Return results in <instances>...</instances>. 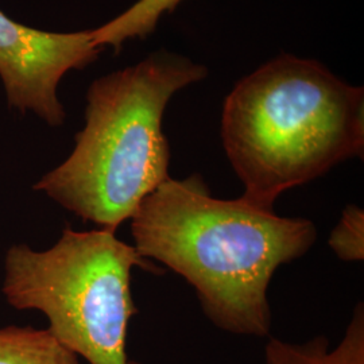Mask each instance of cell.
<instances>
[{"mask_svg": "<svg viewBox=\"0 0 364 364\" xmlns=\"http://www.w3.org/2000/svg\"><path fill=\"white\" fill-rule=\"evenodd\" d=\"M207 76L205 66L158 50L95 80L72 154L34 191L81 220L117 232L144 197L170 178L169 141L162 129L170 99Z\"/></svg>", "mask_w": 364, "mask_h": 364, "instance_id": "3", "label": "cell"}, {"mask_svg": "<svg viewBox=\"0 0 364 364\" xmlns=\"http://www.w3.org/2000/svg\"><path fill=\"white\" fill-rule=\"evenodd\" d=\"M264 364H364L363 302L355 306L336 347H331L326 336H316L306 343L270 338L264 348Z\"/></svg>", "mask_w": 364, "mask_h": 364, "instance_id": "6", "label": "cell"}, {"mask_svg": "<svg viewBox=\"0 0 364 364\" xmlns=\"http://www.w3.org/2000/svg\"><path fill=\"white\" fill-rule=\"evenodd\" d=\"M183 0H138L129 10L99 28L91 30L96 48H114L119 52L129 39L146 38L156 30L165 14H171Z\"/></svg>", "mask_w": 364, "mask_h": 364, "instance_id": "8", "label": "cell"}, {"mask_svg": "<svg viewBox=\"0 0 364 364\" xmlns=\"http://www.w3.org/2000/svg\"><path fill=\"white\" fill-rule=\"evenodd\" d=\"M328 246L343 262L364 259V210L359 205H347L328 239Z\"/></svg>", "mask_w": 364, "mask_h": 364, "instance_id": "9", "label": "cell"}, {"mask_svg": "<svg viewBox=\"0 0 364 364\" xmlns=\"http://www.w3.org/2000/svg\"><path fill=\"white\" fill-rule=\"evenodd\" d=\"M220 136L242 196L274 209L289 189L363 158L364 88L318 61L279 54L225 97Z\"/></svg>", "mask_w": 364, "mask_h": 364, "instance_id": "2", "label": "cell"}, {"mask_svg": "<svg viewBox=\"0 0 364 364\" xmlns=\"http://www.w3.org/2000/svg\"><path fill=\"white\" fill-rule=\"evenodd\" d=\"M134 267L165 273L114 231L66 225L49 250L9 248L1 291L15 309L43 313L53 335L88 363L142 364L127 353V331L138 314Z\"/></svg>", "mask_w": 364, "mask_h": 364, "instance_id": "4", "label": "cell"}, {"mask_svg": "<svg viewBox=\"0 0 364 364\" xmlns=\"http://www.w3.org/2000/svg\"><path fill=\"white\" fill-rule=\"evenodd\" d=\"M0 364H82L48 329L9 326L0 329Z\"/></svg>", "mask_w": 364, "mask_h": 364, "instance_id": "7", "label": "cell"}, {"mask_svg": "<svg viewBox=\"0 0 364 364\" xmlns=\"http://www.w3.org/2000/svg\"><path fill=\"white\" fill-rule=\"evenodd\" d=\"M134 247L192 285L209 321L224 332L270 338L267 299L275 272L317 242L306 218H282L243 196L213 197L195 173L168 178L131 216Z\"/></svg>", "mask_w": 364, "mask_h": 364, "instance_id": "1", "label": "cell"}, {"mask_svg": "<svg viewBox=\"0 0 364 364\" xmlns=\"http://www.w3.org/2000/svg\"><path fill=\"white\" fill-rule=\"evenodd\" d=\"M91 30L50 33L18 23L0 10V78L9 107L33 112L50 127L66 119L58 85L70 70L99 58Z\"/></svg>", "mask_w": 364, "mask_h": 364, "instance_id": "5", "label": "cell"}]
</instances>
